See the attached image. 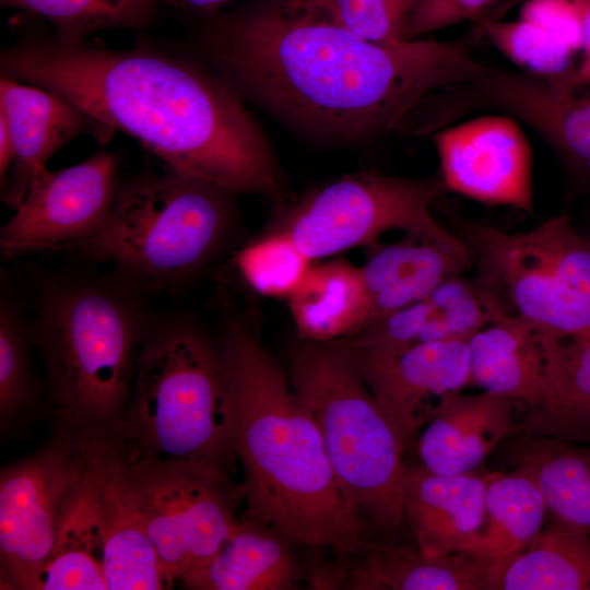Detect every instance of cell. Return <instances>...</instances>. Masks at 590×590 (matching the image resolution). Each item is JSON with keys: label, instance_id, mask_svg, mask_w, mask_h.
<instances>
[{"label": "cell", "instance_id": "obj_1", "mask_svg": "<svg viewBox=\"0 0 590 590\" xmlns=\"http://www.w3.org/2000/svg\"><path fill=\"white\" fill-rule=\"evenodd\" d=\"M474 37L365 40L296 0L222 20L208 52L239 95L309 132L364 140L403 127L433 93L482 67Z\"/></svg>", "mask_w": 590, "mask_h": 590}, {"label": "cell", "instance_id": "obj_2", "mask_svg": "<svg viewBox=\"0 0 590 590\" xmlns=\"http://www.w3.org/2000/svg\"><path fill=\"white\" fill-rule=\"evenodd\" d=\"M0 66L2 76L59 95L176 172L229 193L281 196L274 153L224 80L167 56L57 36L3 50Z\"/></svg>", "mask_w": 590, "mask_h": 590}, {"label": "cell", "instance_id": "obj_3", "mask_svg": "<svg viewBox=\"0 0 590 590\" xmlns=\"http://www.w3.org/2000/svg\"><path fill=\"white\" fill-rule=\"evenodd\" d=\"M220 347L237 403L235 451L246 475L247 512L296 544L339 557L362 550L370 542L367 523L288 375L239 316L225 320Z\"/></svg>", "mask_w": 590, "mask_h": 590}, {"label": "cell", "instance_id": "obj_4", "mask_svg": "<svg viewBox=\"0 0 590 590\" xmlns=\"http://www.w3.org/2000/svg\"><path fill=\"white\" fill-rule=\"evenodd\" d=\"M143 293L119 278L49 285L30 331L47 376L57 430H105L125 412L152 321Z\"/></svg>", "mask_w": 590, "mask_h": 590}, {"label": "cell", "instance_id": "obj_5", "mask_svg": "<svg viewBox=\"0 0 590 590\" xmlns=\"http://www.w3.org/2000/svg\"><path fill=\"white\" fill-rule=\"evenodd\" d=\"M237 422L220 345L185 321L152 322L128 405L109 428L161 459L226 468L237 457Z\"/></svg>", "mask_w": 590, "mask_h": 590}, {"label": "cell", "instance_id": "obj_6", "mask_svg": "<svg viewBox=\"0 0 590 590\" xmlns=\"http://www.w3.org/2000/svg\"><path fill=\"white\" fill-rule=\"evenodd\" d=\"M288 377L358 514L379 532L398 533L405 523V449L347 354L335 341L303 340L291 353Z\"/></svg>", "mask_w": 590, "mask_h": 590}, {"label": "cell", "instance_id": "obj_7", "mask_svg": "<svg viewBox=\"0 0 590 590\" xmlns=\"http://www.w3.org/2000/svg\"><path fill=\"white\" fill-rule=\"evenodd\" d=\"M205 180L172 169L119 184L110 215L75 250L109 262L144 292H172L214 256L229 222L226 194Z\"/></svg>", "mask_w": 590, "mask_h": 590}, {"label": "cell", "instance_id": "obj_8", "mask_svg": "<svg viewBox=\"0 0 590 590\" xmlns=\"http://www.w3.org/2000/svg\"><path fill=\"white\" fill-rule=\"evenodd\" d=\"M461 239L512 314L552 339L590 337V236L567 215L516 233L469 223Z\"/></svg>", "mask_w": 590, "mask_h": 590}, {"label": "cell", "instance_id": "obj_9", "mask_svg": "<svg viewBox=\"0 0 590 590\" xmlns=\"http://www.w3.org/2000/svg\"><path fill=\"white\" fill-rule=\"evenodd\" d=\"M106 433L166 589L172 588L208 563L234 533L245 485L232 484L222 465L161 459L110 428Z\"/></svg>", "mask_w": 590, "mask_h": 590}, {"label": "cell", "instance_id": "obj_10", "mask_svg": "<svg viewBox=\"0 0 590 590\" xmlns=\"http://www.w3.org/2000/svg\"><path fill=\"white\" fill-rule=\"evenodd\" d=\"M446 191L440 174L417 179L358 172L304 193L285 209L274 228L285 232L314 262L373 246L394 229L463 246L462 239L444 228L430 210Z\"/></svg>", "mask_w": 590, "mask_h": 590}, {"label": "cell", "instance_id": "obj_11", "mask_svg": "<svg viewBox=\"0 0 590 590\" xmlns=\"http://www.w3.org/2000/svg\"><path fill=\"white\" fill-rule=\"evenodd\" d=\"M81 434L57 430L0 473L1 589L33 590L87 471Z\"/></svg>", "mask_w": 590, "mask_h": 590}, {"label": "cell", "instance_id": "obj_12", "mask_svg": "<svg viewBox=\"0 0 590 590\" xmlns=\"http://www.w3.org/2000/svg\"><path fill=\"white\" fill-rule=\"evenodd\" d=\"M483 109L527 125L570 174L590 185V96H580L563 79L482 64L465 82L438 91L430 101L439 128Z\"/></svg>", "mask_w": 590, "mask_h": 590}, {"label": "cell", "instance_id": "obj_13", "mask_svg": "<svg viewBox=\"0 0 590 590\" xmlns=\"http://www.w3.org/2000/svg\"><path fill=\"white\" fill-rule=\"evenodd\" d=\"M118 162L106 151L58 170L44 169L0 229L5 258L76 249L107 222L119 182Z\"/></svg>", "mask_w": 590, "mask_h": 590}, {"label": "cell", "instance_id": "obj_14", "mask_svg": "<svg viewBox=\"0 0 590 590\" xmlns=\"http://www.w3.org/2000/svg\"><path fill=\"white\" fill-rule=\"evenodd\" d=\"M432 134L447 191L534 213L533 154L517 119L484 115Z\"/></svg>", "mask_w": 590, "mask_h": 590}, {"label": "cell", "instance_id": "obj_15", "mask_svg": "<svg viewBox=\"0 0 590 590\" xmlns=\"http://www.w3.org/2000/svg\"><path fill=\"white\" fill-rule=\"evenodd\" d=\"M347 356L389 417L405 451L433 418L442 398L471 385L468 340L425 343L387 355Z\"/></svg>", "mask_w": 590, "mask_h": 590}, {"label": "cell", "instance_id": "obj_16", "mask_svg": "<svg viewBox=\"0 0 590 590\" xmlns=\"http://www.w3.org/2000/svg\"><path fill=\"white\" fill-rule=\"evenodd\" d=\"M511 314L480 276L446 279L423 298L337 340L351 356H377L438 341L469 340L495 319Z\"/></svg>", "mask_w": 590, "mask_h": 590}, {"label": "cell", "instance_id": "obj_17", "mask_svg": "<svg viewBox=\"0 0 590 590\" xmlns=\"http://www.w3.org/2000/svg\"><path fill=\"white\" fill-rule=\"evenodd\" d=\"M81 435L97 492L107 589H166L155 550L140 522L107 433Z\"/></svg>", "mask_w": 590, "mask_h": 590}, {"label": "cell", "instance_id": "obj_18", "mask_svg": "<svg viewBox=\"0 0 590 590\" xmlns=\"http://www.w3.org/2000/svg\"><path fill=\"white\" fill-rule=\"evenodd\" d=\"M354 560L322 566L311 577L317 589L487 590L489 565L471 553L428 556L417 546L368 542Z\"/></svg>", "mask_w": 590, "mask_h": 590}, {"label": "cell", "instance_id": "obj_19", "mask_svg": "<svg viewBox=\"0 0 590 590\" xmlns=\"http://www.w3.org/2000/svg\"><path fill=\"white\" fill-rule=\"evenodd\" d=\"M522 405L527 406L484 390L447 394L422 429L417 441L421 464L442 475L473 472L499 444L514 436Z\"/></svg>", "mask_w": 590, "mask_h": 590}, {"label": "cell", "instance_id": "obj_20", "mask_svg": "<svg viewBox=\"0 0 590 590\" xmlns=\"http://www.w3.org/2000/svg\"><path fill=\"white\" fill-rule=\"evenodd\" d=\"M0 116L7 122L14 160L1 197L12 209L24 200L33 179L51 156L93 121L59 95L10 78L0 80Z\"/></svg>", "mask_w": 590, "mask_h": 590}, {"label": "cell", "instance_id": "obj_21", "mask_svg": "<svg viewBox=\"0 0 590 590\" xmlns=\"http://www.w3.org/2000/svg\"><path fill=\"white\" fill-rule=\"evenodd\" d=\"M487 474H436L422 464L403 476L405 523L428 556L470 553L485 519Z\"/></svg>", "mask_w": 590, "mask_h": 590}, {"label": "cell", "instance_id": "obj_22", "mask_svg": "<svg viewBox=\"0 0 590 590\" xmlns=\"http://www.w3.org/2000/svg\"><path fill=\"white\" fill-rule=\"evenodd\" d=\"M472 266L465 245L450 246L406 235L380 247L359 267L368 323L415 303Z\"/></svg>", "mask_w": 590, "mask_h": 590}, {"label": "cell", "instance_id": "obj_23", "mask_svg": "<svg viewBox=\"0 0 590 590\" xmlns=\"http://www.w3.org/2000/svg\"><path fill=\"white\" fill-rule=\"evenodd\" d=\"M238 522L221 550L188 574L181 586L193 590L296 589L302 566L290 538L256 517Z\"/></svg>", "mask_w": 590, "mask_h": 590}, {"label": "cell", "instance_id": "obj_24", "mask_svg": "<svg viewBox=\"0 0 590 590\" xmlns=\"http://www.w3.org/2000/svg\"><path fill=\"white\" fill-rule=\"evenodd\" d=\"M470 384L484 391L524 403L528 410L541 398L544 334L517 314H506L476 331L469 340Z\"/></svg>", "mask_w": 590, "mask_h": 590}, {"label": "cell", "instance_id": "obj_25", "mask_svg": "<svg viewBox=\"0 0 590 590\" xmlns=\"http://www.w3.org/2000/svg\"><path fill=\"white\" fill-rule=\"evenodd\" d=\"M544 347L541 398L514 436L590 444V337L558 340L544 335Z\"/></svg>", "mask_w": 590, "mask_h": 590}, {"label": "cell", "instance_id": "obj_26", "mask_svg": "<svg viewBox=\"0 0 590 590\" xmlns=\"http://www.w3.org/2000/svg\"><path fill=\"white\" fill-rule=\"evenodd\" d=\"M502 444L511 471L541 492L547 515L590 535V444L529 434Z\"/></svg>", "mask_w": 590, "mask_h": 590}, {"label": "cell", "instance_id": "obj_27", "mask_svg": "<svg viewBox=\"0 0 590 590\" xmlns=\"http://www.w3.org/2000/svg\"><path fill=\"white\" fill-rule=\"evenodd\" d=\"M287 300L305 341L341 340L368 323L361 268L344 258L312 263Z\"/></svg>", "mask_w": 590, "mask_h": 590}, {"label": "cell", "instance_id": "obj_28", "mask_svg": "<svg viewBox=\"0 0 590 590\" xmlns=\"http://www.w3.org/2000/svg\"><path fill=\"white\" fill-rule=\"evenodd\" d=\"M487 590H590V535L547 515L524 550L489 567Z\"/></svg>", "mask_w": 590, "mask_h": 590}, {"label": "cell", "instance_id": "obj_29", "mask_svg": "<svg viewBox=\"0 0 590 590\" xmlns=\"http://www.w3.org/2000/svg\"><path fill=\"white\" fill-rule=\"evenodd\" d=\"M33 590H108L99 505L90 462Z\"/></svg>", "mask_w": 590, "mask_h": 590}, {"label": "cell", "instance_id": "obj_30", "mask_svg": "<svg viewBox=\"0 0 590 590\" xmlns=\"http://www.w3.org/2000/svg\"><path fill=\"white\" fill-rule=\"evenodd\" d=\"M547 509L536 485L527 476L487 473L485 519L470 551L489 566L520 553L539 534Z\"/></svg>", "mask_w": 590, "mask_h": 590}, {"label": "cell", "instance_id": "obj_31", "mask_svg": "<svg viewBox=\"0 0 590 590\" xmlns=\"http://www.w3.org/2000/svg\"><path fill=\"white\" fill-rule=\"evenodd\" d=\"M30 323L7 298L0 305L1 437L22 434L39 406L42 388L31 362Z\"/></svg>", "mask_w": 590, "mask_h": 590}, {"label": "cell", "instance_id": "obj_32", "mask_svg": "<svg viewBox=\"0 0 590 590\" xmlns=\"http://www.w3.org/2000/svg\"><path fill=\"white\" fill-rule=\"evenodd\" d=\"M154 0H1L5 8L25 10L48 20L57 37L79 43L96 31L133 28L151 20Z\"/></svg>", "mask_w": 590, "mask_h": 590}, {"label": "cell", "instance_id": "obj_33", "mask_svg": "<svg viewBox=\"0 0 590 590\" xmlns=\"http://www.w3.org/2000/svg\"><path fill=\"white\" fill-rule=\"evenodd\" d=\"M477 31L509 60L529 74L557 80L577 68L575 51L542 28L520 21H499L481 15Z\"/></svg>", "mask_w": 590, "mask_h": 590}, {"label": "cell", "instance_id": "obj_34", "mask_svg": "<svg viewBox=\"0 0 590 590\" xmlns=\"http://www.w3.org/2000/svg\"><path fill=\"white\" fill-rule=\"evenodd\" d=\"M241 248L235 264L245 282L266 297L288 298L314 263L283 231L273 228Z\"/></svg>", "mask_w": 590, "mask_h": 590}, {"label": "cell", "instance_id": "obj_35", "mask_svg": "<svg viewBox=\"0 0 590 590\" xmlns=\"http://www.w3.org/2000/svg\"><path fill=\"white\" fill-rule=\"evenodd\" d=\"M323 19L377 44L404 40L421 0H296Z\"/></svg>", "mask_w": 590, "mask_h": 590}, {"label": "cell", "instance_id": "obj_36", "mask_svg": "<svg viewBox=\"0 0 590 590\" xmlns=\"http://www.w3.org/2000/svg\"><path fill=\"white\" fill-rule=\"evenodd\" d=\"M496 0H421L404 32V40L461 23L475 21Z\"/></svg>", "mask_w": 590, "mask_h": 590}, {"label": "cell", "instance_id": "obj_37", "mask_svg": "<svg viewBox=\"0 0 590 590\" xmlns=\"http://www.w3.org/2000/svg\"><path fill=\"white\" fill-rule=\"evenodd\" d=\"M521 20L553 35L575 52L581 50V28L573 0H528Z\"/></svg>", "mask_w": 590, "mask_h": 590}, {"label": "cell", "instance_id": "obj_38", "mask_svg": "<svg viewBox=\"0 0 590 590\" xmlns=\"http://www.w3.org/2000/svg\"><path fill=\"white\" fill-rule=\"evenodd\" d=\"M577 9L581 28V50L585 60L568 76L567 83L577 91L579 86L590 84V0H573Z\"/></svg>", "mask_w": 590, "mask_h": 590}, {"label": "cell", "instance_id": "obj_39", "mask_svg": "<svg viewBox=\"0 0 590 590\" xmlns=\"http://www.w3.org/2000/svg\"><path fill=\"white\" fill-rule=\"evenodd\" d=\"M155 2H164L176 8H186L194 10H211L215 9L231 0H154Z\"/></svg>", "mask_w": 590, "mask_h": 590}]
</instances>
